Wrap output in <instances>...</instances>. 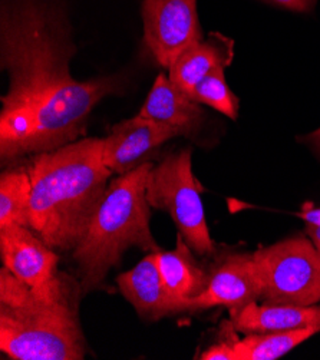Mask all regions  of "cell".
I'll list each match as a JSON object with an SVG mask.
<instances>
[{
	"mask_svg": "<svg viewBox=\"0 0 320 360\" xmlns=\"http://www.w3.org/2000/svg\"><path fill=\"white\" fill-rule=\"evenodd\" d=\"M70 23L55 0H2L0 65L9 77L0 111V158L13 162L81 139L94 108L120 91L113 77L78 81Z\"/></svg>",
	"mask_w": 320,
	"mask_h": 360,
	"instance_id": "6da1fadb",
	"label": "cell"
},
{
	"mask_svg": "<svg viewBox=\"0 0 320 360\" xmlns=\"http://www.w3.org/2000/svg\"><path fill=\"white\" fill-rule=\"evenodd\" d=\"M30 229L51 248L72 251L108 188L102 138H81L30 155Z\"/></svg>",
	"mask_w": 320,
	"mask_h": 360,
	"instance_id": "7a4b0ae2",
	"label": "cell"
},
{
	"mask_svg": "<svg viewBox=\"0 0 320 360\" xmlns=\"http://www.w3.org/2000/svg\"><path fill=\"white\" fill-rule=\"evenodd\" d=\"M153 167V162H144L113 179L84 237L72 250L84 295L98 289L128 248L161 251L150 229L147 179Z\"/></svg>",
	"mask_w": 320,
	"mask_h": 360,
	"instance_id": "3957f363",
	"label": "cell"
},
{
	"mask_svg": "<svg viewBox=\"0 0 320 360\" xmlns=\"http://www.w3.org/2000/svg\"><path fill=\"white\" fill-rule=\"evenodd\" d=\"M69 280L49 296L33 290L19 306L0 304V350L15 360H82L85 342Z\"/></svg>",
	"mask_w": 320,
	"mask_h": 360,
	"instance_id": "277c9868",
	"label": "cell"
},
{
	"mask_svg": "<svg viewBox=\"0 0 320 360\" xmlns=\"http://www.w3.org/2000/svg\"><path fill=\"white\" fill-rule=\"evenodd\" d=\"M200 193V183L193 174L190 148L167 155L148 174L147 200L151 208L167 211L187 244L197 255L208 256L215 251V245Z\"/></svg>",
	"mask_w": 320,
	"mask_h": 360,
	"instance_id": "5b68a950",
	"label": "cell"
},
{
	"mask_svg": "<svg viewBox=\"0 0 320 360\" xmlns=\"http://www.w3.org/2000/svg\"><path fill=\"white\" fill-rule=\"evenodd\" d=\"M253 260L266 303L313 306L320 302V253L312 240L288 238L257 250Z\"/></svg>",
	"mask_w": 320,
	"mask_h": 360,
	"instance_id": "8992f818",
	"label": "cell"
},
{
	"mask_svg": "<svg viewBox=\"0 0 320 360\" xmlns=\"http://www.w3.org/2000/svg\"><path fill=\"white\" fill-rule=\"evenodd\" d=\"M142 20L148 51L167 69L187 48L204 39L197 0H142Z\"/></svg>",
	"mask_w": 320,
	"mask_h": 360,
	"instance_id": "52a82bcc",
	"label": "cell"
},
{
	"mask_svg": "<svg viewBox=\"0 0 320 360\" xmlns=\"http://www.w3.org/2000/svg\"><path fill=\"white\" fill-rule=\"evenodd\" d=\"M0 255L4 266L37 295H51L63 283L56 274L58 255L30 227H0Z\"/></svg>",
	"mask_w": 320,
	"mask_h": 360,
	"instance_id": "ba28073f",
	"label": "cell"
},
{
	"mask_svg": "<svg viewBox=\"0 0 320 360\" xmlns=\"http://www.w3.org/2000/svg\"><path fill=\"white\" fill-rule=\"evenodd\" d=\"M175 136H180L179 131L141 115L124 120L102 138L103 164L113 174L124 175L147 162L153 151Z\"/></svg>",
	"mask_w": 320,
	"mask_h": 360,
	"instance_id": "9c48e42d",
	"label": "cell"
},
{
	"mask_svg": "<svg viewBox=\"0 0 320 360\" xmlns=\"http://www.w3.org/2000/svg\"><path fill=\"white\" fill-rule=\"evenodd\" d=\"M262 299V285L256 273L253 255L227 257L210 276L207 289L190 300L188 311L216 306L241 307Z\"/></svg>",
	"mask_w": 320,
	"mask_h": 360,
	"instance_id": "30bf717a",
	"label": "cell"
},
{
	"mask_svg": "<svg viewBox=\"0 0 320 360\" xmlns=\"http://www.w3.org/2000/svg\"><path fill=\"white\" fill-rule=\"evenodd\" d=\"M158 253H150L134 269L120 274L117 280L124 297L148 321L187 311L186 304L167 289L158 264Z\"/></svg>",
	"mask_w": 320,
	"mask_h": 360,
	"instance_id": "8fae6325",
	"label": "cell"
},
{
	"mask_svg": "<svg viewBox=\"0 0 320 360\" xmlns=\"http://www.w3.org/2000/svg\"><path fill=\"white\" fill-rule=\"evenodd\" d=\"M230 319L234 329L244 335L320 328V306L257 304V302H252L230 309Z\"/></svg>",
	"mask_w": 320,
	"mask_h": 360,
	"instance_id": "7c38bea8",
	"label": "cell"
},
{
	"mask_svg": "<svg viewBox=\"0 0 320 360\" xmlns=\"http://www.w3.org/2000/svg\"><path fill=\"white\" fill-rule=\"evenodd\" d=\"M138 115L171 127L180 135H191L200 128L204 111L198 102L160 74Z\"/></svg>",
	"mask_w": 320,
	"mask_h": 360,
	"instance_id": "4fadbf2b",
	"label": "cell"
},
{
	"mask_svg": "<svg viewBox=\"0 0 320 360\" xmlns=\"http://www.w3.org/2000/svg\"><path fill=\"white\" fill-rule=\"evenodd\" d=\"M234 56V41L222 33H210L207 39L187 48L169 66V81L191 98L196 85L212 69L227 68Z\"/></svg>",
	"mask_w": 320,
	"mask_h": 360,
	"instance_id": "5bb4252c",
	"label": "cell"
},
{
	"mask_svg": "<svg viewBox=\"0 0 320 360\" xmlns=\"http://www.w3.org/2000/svg\"><path fill=\"white\" fill-rule=\"evenodd\" d=\"M190 248L179 233L175 248L158 253V264L167 289L177 300L186 304L187 311L190 300L200 296L210 281V276L196 262Z\"/></svg>",
	"mask_w": 320,
	"mask_h": 360,
	"instance_id": "9a60e30c",
	"label": "cell"
},
{
	"mask_svg": "<svg viewBox=\"0 0 320 360\" xmlns=\"http://www.w3.org/2000/svg\"><path fill=\"white\" fill-rule=\"evenodd\" d=\"M32 183L27 167H11L0 175V227H30Z\"/></svg>",
	"mask_w": 320,
	"mask_h": 360,
	"instance_id": "2e32d148",
	"label": "cell"
},
{
	"mask_svg": "<svg viewBox=\"0 0 320 360\" xmlns=\"http://www.w3.org/2000/svg\"><path fill=\"white\" fill-rule=\"evenodd\" d=\"M320 332V328H302L271 333H253L234 342L238 360H276Z\"/></svg>",
	"mask_w": 320,
	"mask_h": 360,
	"instance_id": "e0dca14e",
	"label": "cell"
},
{
	"mask_svg": "<svg viewBox=\"0 0 320 360\" xmlns=\"http://www.w3.org/2000/svg\"><path fill=\"white\" fill-rule=\"evenodd\" d=\"M223 66L212 69L194 88L191 99L215 108L231 120H237L240 101L226 82Z\"/></svg>",
	"mask_w": 320,
	"mask_h": 360,
	"instance_id": "ac0fdd59",
	"label": "cell"
},
{
	"mask_svg": "<svg viewBox=\"0 0 320 360\" xmlns=\"http://www.w3.org/2000/svg\"><path fill=\"white\" fill-rule=\"evenodd\" d=\"M234 336L231 340H224L222 343H217L215 346H211L205 352L201 353L200 359L201 360H238L237 352L234 349Z\"/></svg>",
	"mask_w": 320,
	"mask_h": 360,
	"instance_id": "d6986e66",
	"label": "cell"
},
{
	"mask_svg": "<svg viewBox=\"0 0 320 360\" xmlns=\"http://www.w3.org/2000/svg\"><path fill=\"white\" fill-rule=\"evenodd\" d=\"M263 2L274 6H280L283 9H288L292 12L309 13L314 9L317 0H263Z\"/></svg>",
	"mask_w": 320,
	"mask_h": 360,
	"instance_id": "ffe728a7",
	"label": "cell"
},
{
	"mask_svg": "<svg viewBox=\"0 0 320 360\" xmlns=\"http://www.w3.org/2000/svg\"><path fill=\"white\" fill-rule=\"evenodd\" d=\"M299 215L306 223H310V224H314V226L320 227V208L319 207H314L313 204L307 202V204L303 205Z\"/></svg>",
	"mask_w": 320,
	"mask_h": 360,
	"instance_id": "44dd1931",
	"label": "cell"
},
{
	"mask_svg": "<svg viewBox=\"0 0 320 360\" xmlns=\"http://www.w3.org/2000/svg\"><path fill=\"white\" fill-rule=\"evenodd\" d=\"M306 234L310 237L312 243L314 244V247L317 248V251L320 253V227L306 223Z\"/></svg>",
	"mask_w": 320,
	"mask_h": 360,
	"instance_id": "7402d4cb",
	"label": "cell"
},
{
	"mask_svg": "<svg viewBox=\"0 0 320 360\" xmlns=\"http://www.w3.org/2000/svg\"><path fill=\"white\" fill-rule=\"evenodd\" d=\"M306 139H307L310 146L317 151V154L320 155V128L316 129L314 132H312Z\"/></svg>",
	"mask_w": 320,
	"mask_h": 360,
	"instance_id": "603a6c76",
	"label": "cell"
}]
</instances>
